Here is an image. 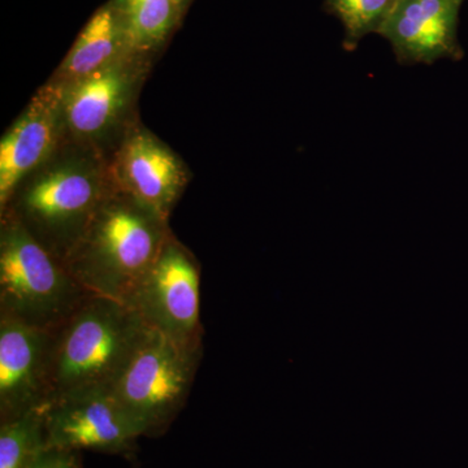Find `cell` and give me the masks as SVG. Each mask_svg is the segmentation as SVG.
Segmentation results:
<instances>
[{
    "instance_id": "obj_7",
    "label": "cell",
    "mask_w": 468,
    "mask_h": 468,
    "mask_svg": "<svg viewBox=\"0 0 468 468\" xmlns=\"http://www.w3.org/2000/svg\"><path fill=\"white\" fill-rule=\"evenodd\" d=\"M125 304L154 331L178 343L203 344L201 267L174 233Z\"/></svg>"
},
{
    "instance_id": "obj_18",
    "label": "cell",
    "mask_w": 468,
    "mask_h": 468,
    "mask_svg": "<svg viewBox=\"0 0 468 468\" xmlns=\"http://www.w3.org/2000/svg\"><path fill=\"white\" fill-rule=\"evenodd\" d=\"M174 2L178 5V7L183 8L184 11L186 12V9L189 8L190 5H192L193 0H174Z\"/></svg>"
},
{
    "instance_id": "obj_2",
    "label": "cell",
    "mask_w": 468,
    "mask_h": 468,
    "mask_svg": "<svg viewBox=\"0 0 468 468\" xmlns=\"http://www.w3.org/2000/svg\"><path fill=\"white\" fill-rule=\"evenodd\" d=\"M172 233L167 218L113 185L64 264L91 294L125 303Z\"/></svg>"
},
{
    "instance_id": "obj_6",
    "label": "cell",
    "mask_w": 468,
    "mask_h": 468,
    "mask_svg": "<svg viewBox=\"0 0 468 468\" xmlns=\"http://www.w3.org/2000/svg\"><path fill=\"white\" fill-rule=\"evenodd\" d=\"M155 58L128 54L66 86L67 134L101 151L107 160L137 122L138 100Z\"/></svg>"
},
{
    "instance_id": "obj_14",
    "label": "cell",
    "mask_w": 468,
    "mask_h": 468,
    "mask_svg": "<svg viewBox=\"0 0 468 468\" xmlns=\"http://www.w3.org/2000/svg\"><path fill=\"white\" fill-rule=\"evenodd\" d=\"M131 54L155 58L185 15L174 0H116Z\"/></svg>"
},
{
    "instance_id": "obj_9",
    "label": "cell",
    "mask_w": 468,
    "mask_h": 468,
    "mask_svg": "<svg viewBox=\"0 0 468 468\" xmlns=\"http://www.w3.org/2000/svg\"><path fill=\"white\" fill-rule=\"evenodd\" d=\"M109 168L116 187L167 220L192 180L178 154L141 122L113 151Z\"/></svg>"
},
{
    "instance_id": "obj_13",
    "label": "cell",
    "mask_w": 468,
    "mask_h": 468,
    "mask_svg": "<svg viewBox=\"0 0 468 468\" xmlns=\"http://www.w3.org/2000/svg\"><path fill=\"white\" fill-rule=\"evenodd\" d=\"M128 54L122 12L116 0H109L86 23L48 84L66 88Z\"/></svg>"
},
{
    "instance_id": "obj_11",
    "label": "cell",
    "mask_w": 468,
    "mask_h": 468,
    "mask_svg": "<svg viewBox=\"0 0 468 468\" xmlns=\"http://www.w3.org/2000/svg\"><path fill=\"white\" fill-rule=\"evenodd\" d=\"M66 134L63 95L46 84L0 141V209L23 178L50 158Z\"/></svg>"
},
{
    "instance_id": "obj_5",
    "label": "cell",
    "mask_w": 468,
    "mask_h": 468,
    "mask_svg": "<svg viewBox=\"0 0 468 468\" xmlns=\"http://www.w3.org/2000/svg\"><path fill=\"white\" fill-rule=\"evenodd\" d=\"M205 346L149 329L115 384L113 396L140 437L165 435L186 405Z\"/></svg>"
},
{
    "instance_id": "obj_8",
    "label": "cell",
    "mask_w": 468,
    "mask_h": 468,
    "mask_svg": "<svg viewBox=\"0 0 468 468\" xmlns=\"http://www.w3.org/2000/svg\"><path fill=\"white\" fill-rule=\"evenodd\" d=\"M46 449L133 460L141 439L111 388L69 394L46 405Z\"/></svg>"
},
{
    "instance_id": "obj_10",
    "label": "cell",
    "mask_w": 468,
    "mask_h": 468,
    "mask_svg": "<svg viewBox=\"0 0 468 468\" xmlns=\"http://www.w3.org/2000/svg\"><path fill=\"white\" fill-rule=\"evenodd\" d=\"M51 331L0 314V421L48 405Z\"/></svg>"
},
{
    "instance_id": "obj_4",
    "label": "cell",
    "mask_w": 468,
    "mask_h": 468,
    "mask_svg": "<svg viewBox=\"0 0 468 468\" xmlns=\"http://www.w3.org/2000/svg\"><path fill=\"white\" fill-rule=\"evenodd\" d=\"M89 294L16 218L0 215V314L52 331Z\"/></svg>"
},
{
    "instance_id": "obj_15",
    "label": "cell",
    "mask_w": 468,
    "mask_h": 468,
    "mask_svg": "<svg viewBox=\"0 0 468 468\" xmlns=\"http://www.w3.org/2000/svg\"><path fill=\"white\" fill-rule=\"evenodd\" d=\"M46 406L0 421V468H29L46 451Z\"/></svg>"
},
{
    "instance_id": "obj_3",
    "label": "cell",
    "mask_w": 468,
    "mask_h": 468,
    "mask_svg": "<svg viewBox=\"0 0 468 468\" xmlns=\"http://www.w3.org/2000/svg\"><path fill=\"white\" fill-rule=\"evenodd\" d=\"M149 329L128 304L89 294L51 331L48 403L112 388Z\"/></svg>"
},
{
    "instance_id": "obj_12",
    "label": "cell",
    "mask_w": 468,
    "mask_h": 468,
    "mask_svg": "<svg viewBox=\"0 0 468 468\" xmlns=\"http://www.w3.org/2000/svg\"><path fill=\"white\" fill-rule=\"evenodd\" d=\"M462 0H399L380 36L399 64H433L460 52L458 11Z\"/></svg>"
},
{
    "instance_id": "obj_16",
    "label": "cell",
    "mask_w": 468,
    "mask_h": 468,
    "mask_svg": "<svg viewBox=\"0 0 468 468\" xmlns=\"http://www.w3.org/2000/svg\"><path fill=\"white\" fill-rule=\"evenodd\" d=\"M399 0H325V11L341 21L344 46L356 50L358 43L372 33H380Z\"/></svg>"
},
{
    "instance_id": "obj_17",
    "label": "cell",
    "mask_w": 468,
    "mask_h": 468,
    "mask_svg": "<svg viewBox=\"0 0 468 468\" xmlns=\"http://www.w3.org/2000/svg\"><path fill=\"white\" fill-rule=\"evenodd\" d=\"M29 468H82L80 452L46 449Z\"/></svg>"
},
{
    "instance_id": "obj_19",
    "label": "cell",
    "mask_w": 468,
    "mask_h": 468,
    "mask_svg": "<svg viewBox=\"0 0 468 468\" xmlns=\"http://www.w3.org/2000/svg\"><path fill=\"white\" fill-rule=\"evenodd\" d=\"M134 468H141L140 466H137V464H135Z\"/></svg>"
},
{
    "instance_id": "obj_1",
    "label": "cell",
    "mask_w": 468,
    "mask_h": 468,
    "mask_svg": "<svg viewBox=\"0 0 468 468\" xmlns=\"http://www.w3.org/2000/svg\"><path fill=\"white\" fill-rule=\"evenodd\" d=\"M112 186L106 156L66 134L50 158L17 185L0 215L16 218L66 263Z\"/></svg>"
}]
</instances>
